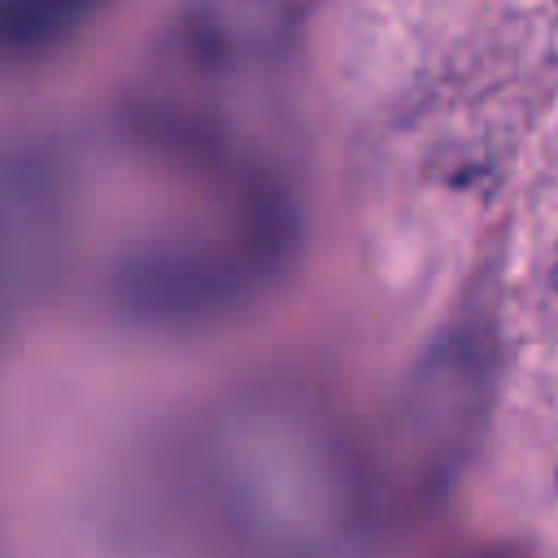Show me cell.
<instances>
[{"mask_svg":"<svg viewBox=\"0 0 558 558\" xmlns=\"http://www.w3.org/2000/svg\"><path fill=\"white\" fill-rule=\"evenodd\" d=\"M218 558H375L379 480L344 414L305 379L231 388L201 427Z\"/></svg>","mask_w":558,"mask_h":558,"instance_id":"cell-1","label":"cell"}]
</instances>
